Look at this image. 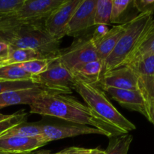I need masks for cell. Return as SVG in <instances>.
<instances>
[{
    "label": "cell",
    "mask_w": 154,
    "mask_h": 154,
    "mask_svg": "<svg viewBox=\"0 0 154 154\" xmlns=\"http://www.w3.org/2000/svg\"><path fill=\"white\" fill-rule=\"evenodd\" d=\"M48 94H60L42 87L12 90L0 94V109L15 105H30L36 99Z\"/></svg>",
    "instance_id": "obj_14"
},
{
    "label": "cell",
    "mask_w": 154,
    "mask_h": 154,
    "mask_svg": "<svg viewBox=\"0 0 154 154\" xmlns=\"http://www.w3.org/2000/svg\"><path fill=\"white\" fill-rule=\"evenodd\" d=\"M24 0H0V17L11 16Z\"/></svg>",
    "instance_id": "obj_29"
},
{
    "label": "cell",
    "mask_w": 154,
    "mask_h": 154,
    "mask_svg": "<svg viewBox=\"0 0 154 154\" xmlns=\"http://www.w3.org/2000/svg\"><path fill=\"white\" fill-rule=\"evenodd\" d=\"M97 0H82L74 12L67 26L66 35L77 37L81 32L95 26Z\"/></svg>",
    "instance_id": "obj_9"
},
{
    "label": "cell",
    "mask_w": 154,
    "mask_h": 154,
    "mask_svg": "<svg viewBox=\"0 0 154 154\" xmlns=\"http://www.w3.org/2000/svg\"><path fill=\"white\" fill-rule=\"evenodd\" d=\"M44 59L47 58L32 50L24 49V48H13L11 47L10 52L7 58L0 63L2 66H6V65L20 64V63L31 61V60H44Z\"/></svg>",
    "instance_id": "obj_18"
},
{
    "label": "cell",
    "mask_w": 154,
    "mask_h": 154,
    "mask_svg": "<svg viewBox=\"0 0 154 154\" xmlns=\"http://www.w3.org/2000/svg\"><path fill=\"white\" fill-rule=\"evenodd\" d=\"M65 0H24L20 7L10 16L22 24L45 22Z\"/></svg>",
    "instance_id": "obj_7"
},
{
    "label": "cell",
    "mask_w": 154,
    "mask_h": 154,
    "mask_svg": "<svg viewBox=\"0 0 154 154\" xmlns=\"http://www.w3.org/2000/svg\"><path fill=\"white\" fill-rule=\"evenodd\" d=\"M73 90L83 98L87 106L101 118L124 134L136 129L135 124L119 112L99 87L75 81Z\"/></svg>",
    "instance_id": "obj_2"
},
{
    "label": "cell",
    "mask_w": 154,
    "mask_h": 154,
    "mask_svg": "<svg viewBox=\"0 0 154 154\" xmlns=\"http://www.w3.org/2000/svg\"><path fill=\"white\" fill-rule=\"evenodd\" d=\"M124 25L114 26L111 29H109L108 32L102 36L100 39L93 42L96 48L99 60L105 63L107 57L114 51L117 45L119 39L124 32Z\"/></svg>",
    "instance_id": "obj_16"
},
{
    "label": "cell",
    "mask_w": 154,
    "mask_h": 154,
    "mask_svg": "<svg viewBox=\"0 0 154 154\" xmlns=\"http://www.w3.org/2000/svg\"><path fill=\"white\" fill-rule=\"evenodd\" d=\"M9 45L13 48L32 50L49 60L58 57L61 50L60 41L56 40L48 33L45 22L20 25L15 31Z\"/></svg>",
    "instance_id": "obj_3"
},
{
    "label": "cell",
    "mask_w": 154,
    "mask_h": 154,
    "mask_svg": "<svg viewBox=\"0 0 154 154\" xmlns=\"http://www.w3.org/2000/svg\"><path fill=\"white\" fill-rule=\"evenodd\" d=\"M54 60V59H52ZM52 60L44 59V60H34L31 61L17 64L23 70L27 73L30 74L32 76L40 75L45 72L49 67V65Z\"/></svg>",
    "instance_id": "obj_26"
},
{
    "label": "cell",
    "mask_w": 154,
    "mask_h": 154,
    "mask_svg": "<svg viewBox=\"0 0 154 154\" xmlns=\"http://www.w3.org/2000/svg\"><path fill=\"white\" fill-rule=\"evenodd\" d=\"M0 154H16V153H5V152L0 151Z\"/></svg>",
    "instance_id": "obj_40"
},
{
    "label": "cell",
    "mask_w": 154,
    "mask_h": 154,
    "mask_svg": "<svg viewBox=\"0 0 154 154\" xmlns=\"http://www.w3.org/2000/svg\"><path fill=\"white\" fill-rule=\"evenodd\" d=\"M19 27V26H18ZM17 29L14 30H1L0 29V42H6L9 44L12 38L14 35L15 31Z\"/></svg>",
    "instance_id": "obj_34"
},
{
    "label": "cell",
    "mask_w": 154,
    "mask_h": 154,
    "mask_svg": "<svg viewBox=\"0 0 154 154\" xmlns=\"http://www.w3.org/2000/svg\"><path fill=\"white\" fill-rule=\"evenodd\" d=\"M28 114H27L26 112H25V111L23 110V111H17L15 114H11L9 118L0 121V136L11 128L26 121Z\"/></svg>",
    "instance_id": "obj_27"
},
{
    "label": "cell",
    "mask_w": 154,
    "mask_h": 154,
    "mask_svg": "<svg viewBox=\"0 0 154 154\" xmlns=\"http://www.w3.org/2000/svg\"><path fill=\"white\" fill-rule=\"evenodd\" d=\"M125 66H129L138 78L154 76V54L141 56Z\"/></svg>",
    "instance_id": "obj_19"
},
{
    "label": "cell",
    "mask_w": 154,
    "mask_h": 154,
    "mask_svg": "<svg viewBox=\"0 0 154 154\" xmlns=\"http://www.w3.org/2000/svg\"><path fill=\"white\" fill-rule=\"evenodd\" d=\"M11 47L6 42H0V63L5 60L10 52Z\"/></svg>",
    "instance_id": "obj_35"
},
{
    "label": "cell",
    "mask_w": 154,
    "mask_h": 154,
    "mask_svg": "<svg viewBox=\"0 0 154 154\" xmlns=\"http://www.w3.org/2000/svg\"><path fill=\"white\" fill-rule=\"evenodd\" d=\"M87 154H106L105 150H100L99 148H95V149H90V151Z\"/></svg>",
    "instance_id": "obj_36"
},
{
    "label": "cell",
    "mask_w": 154,
    "mask_h": 154,
    "mask_svg": "<svg viewBox=\"0 0 154 154\" xmlns=\"http://www.w3.org/2000/svg\"><path fill=\"white\" fill-rule=\"evenodd\" d=\"M98 87L103 90L108 88L120 90H139L138 78L127 66H123L102 74Z\"/></svg>",
    "instance_id": "obj_10"
},
{
    "label": "cell",
    "mask_w": 154,
    "mask_h": 154,
    "mask_svg": "<svg viewBox=\"0 0 154 154\" xmlns=\"http://www.w3.org/2000/svg\"><path fill=\"white\" fill-rule=\"evenodd\" d=\"M57 59L69 71L80 65L99 60L91 36L75 39L70 46L60 50Z\"/></svg>",
    "instance_id": "obj_6"
},
{
    "label": "cell",
    "mask_w": 154,
    "mask_h": 154,
    "mask_svg": "<svg viewBox=\"0 0 154 154\" xmlns=\"http://www.w3.org/2000/svg\"><path fill=\"white\" fill-rule=\"evenodd\" d=\"M32 75L23 70L17 64L0 66V81H32Z\"/></svg>",
    "instance_id": "obj_21"
},
{
    "label": "cell",
    "mask_w": 154,
    "mask_h": 154,
    "mask_svg": "<svg viewBox=\"0 0 154 154\" xmlns=\"http://www.w3.org/2000/svg\"><path fill=\"white\" fill-rule=\"evenodd\" d=\"M95 26H96V29H95L93 35H91V39L93 41V42L100 39L109 30V29H108L107 25H97Z\"/></svg>",
    "instance_id": "obj_32"
},
{
    "label": "cell",
    "mask_w": 154,
    "mask_h": 154,
    "mask_svg": "<svg viewBox=\"0 0 154 154\" xmlns=\"http://www.w3.org/2000/svg\"><path fill=\"white\" fill-rule=\"evenodd\" d=\"M48 144L42 135L37 137H0V151L26 154Z\"/></svg>",
    "instance_id": "obj_13"
},
{
    "label": "cell",
    "mask_w": 154,
    "mask_h": 154,
    "mask_svg": "<svg viewBox=\"0 0 154 154\" xmlns=\"http://www.w3.org/2000/svg\"><path fill=\"white\" fill-rule=\"evenodd\" d=\"M133 137L129 134L109 138L106 154H128Z\"/></svg>",
    "instance_id": "obj_22"
},
{
    "label": "cell",
    "mask_w": 154,
    "mask_h": 154,
    "mask_svg": "<svg viewBox=\"0 0 154 154\" xmlns=\"http://www.w3.org/2000/svg\"><path fill=\"white\" fill-rule=\"evenodd\" d=\"M104 70V62L101 60L80 65L70 72L75 81L99 86Z\"/></svg>",
    "instance_id": "obj_15"
},
{
    "label": "cell",
    "mask_w": 154,
    "mask_h": 154,
    "mask_svg": "<svg viewBox=\"0 0 154 154\" xmlns=\"http://www.w3.org/2000/svg\"><path fill=\"white\" fill-rule=\"evenodd\" d=\"M97 134L104 135V133L96 128L78 124L55 125L43 124L42 136L48 143L63 138H72L83 135Z\"/></svg>",
    "instance_id": "obj_11"
},
{
    "label": "cell",
    "mask_w": 154,
    "mask_h": 154,
    "mask_svg": "<svg viewBox=\"0 0 154 154\" xmlns=\"http://www.w3.org/2000/svg\"><path fill=\"white\" fill-rule=\"evenodd\" d=\"M114 100L129 111L140 113L150 121L147 103L140 90H120L108 88L105 90Z\"/></svg>",
    "instance_id": "obj_12"
},
{
    "label": "cell",
    "mask_w": 154,
    "mask_h": 154,
    "mask_svg": "<svg viewBox=\"0 0 154 154\" xmlns=\"http://www.w3.org/2000/svg\"><path fill=\"white\" fill-rule=\"evenodd\" d=\"M82 0H65L45 20L47 31L56 40L60 41L66 35L67 26L74 12Z\"/></svg>",
    "instance_id": "obj_8"
},
{
    "label": "cell",
    "mask_w": 154,
    "mask_h": 154,
    "mask_svg": "<svg viewBox=\"0 0 154 154\" xmlns=\"http://www.w3.org/2000/svg\"><path fill=\"white\" fill-rule=\"evenodd\" d=\"M147 54H154V20L150 22L144 32L136 48L125 65L138 57Z\"/></svg>",
    "instance_id": "obj_17"
},
{
    "label": "cell",
    "mask_w": 154,
    "mask_h": 154,
    "mask_svg": "<svg viewBox=\"0 0 154 154\" xmlns=\"http://www.w3.org/2000/svg\"><path fill=\"white\" fill-rule=\"evenodd\" d=\"M35 154H52L50 153L49 151H41V152H38V153H36Z\"/></svg>",
    "instance_id": "obj_39"
},
{
    "label": "cell",
    "mask_w": 154,
    "mask_h": 154,
    "mask_svg": "<svg viewBox=\"0 0 154 154\" xmlns=\"http://www.w3.org/2000/svg\"><path fill=\"white\" fill-rule=\"evenodd\" d=\"M133 0H112L111 23H121L123 16L128 9L132 5Z\"/></svg>",
    "instance_id": "obj_25"
},
{
    "label": "cell",
    "mask_w": 154,
    "mask_h": 154,
    "mask_svg": "<svg viewBox=\"0 0 154 154\" xmlns=\"http://www.w3.org/2000/svg\"><path fill=\"white\" fill-rule=\"evenodd\" d=\"M43 124L40 123H21L2 134L0 137H37L42 134Z\"/></svg>",
    "instance_id": "obj_20"
},
{
    "label": "cell",
    "mask_w": 154,
    "mask_h": 154,
    "mask_svg": "<svg viewBox=\"0 0 154 154\" xmlns=\"http://www.w3.org/2000/svg\"><path fill=\"white\" fill-rule=\"evenodd\" d=\"M133 7L139 14H151L154 12V0H133Z\"/></svg>",
    "instance_id": "obj_30"
},
{
    "label": "cell",
    "mask_w": 154,
    "mask_h": 154,
    "mask_svg": "<svg viewBox=\"0 0 154 154\" xmlns=\"http://www.w3.org/2000/svg\"><path fill=\"white\" fill-rule=\"evenodd\" d=\"M29 108L31 114L51 116L73 124L91 126L100 130L108 138L124 135L122 131L101 118L90 107L67 95H46L36 99Z\"/></svg>",
    "instance_id": "obj_1"
},
{
    "label": "cell",
    "mask_w": 154,
    "mask_h": 154,
    "mask_svg": "<svg viewBox=\"0 0 154 154\" xmlns=\"http://www.w3.org/2000/svg\"><path fill=\"white\" fill-rule=\"evenodd\" d=\"M90 151V149L78 147H71L54 154H87Z\"/></svg>",
    "instance_id": "obj_33"
},
{
    "label": "cell",
    "mask_w": 154,
    "mask_h": 154,
    "mask_svg": "<svg viewBox=\"0 0 154 154\" xmlns=\"http://www.w3.org/2000/svg\"><path fill=\"white\" fill-rule=\"evenodd\" d=\"M32 82L41 87L60 94H71L75 84V78L57 58L52 60L43 73L32 77Z\"/></svg>",
    "instance_id": "obj_5"
},
{
    "label": "cell",
    "mask_w": 154,
    "mask_h": 154,
    "mask_svg": "<svg viewBox=\"0 0 154 154\" xmlns=\"http://www.w3.org/2000/svg\"><path fill=\"white\" fill-rule=\"evenodd\" d=\"M35 87H41L40 86L34 84L31 81H0V94L12 90H24L31 89Z\"/></svg>",
    "instance_id": "obj_28"
},
{
    "label": "cell",
    "mask_w": 154,
    "mask_h": 154,
    "mask_svg": "<svg viewBox=\"0 0 154 154\" xmlns=\"http://www.w3.org/2000/svg\"><path fill=\"white\" fill-rule=\"evenodd\" d=\"M20 25H23V24L15 20L10 16L0 17V29L1 30H14Z\"/></svg>",
    "instance_id": "obj_31"
},
{
    "label": "cell",
    "mask_w": 154,
    "mask_h": 154,
    "mask_svg": "<svg viewBox=\"0 0 154 154\" xmlns=\"http://www.w3.org/2000/svg\"><path fill=\"white\" fill-rule=\"evenodd\" d=\"M11 116V114H4L0 113V121H2V120H6V119L9 118V117Z\"/></svg>",
    "instance_id": "obj_38"
},
{
    "label": "cell",
    "mask_w": 154,
    "mask_h": 154,
    "mask_svg": "<svg viewBox=\"0 0 154 154\" xmlns=\"http://www.w3.org/2000/svg\"><path fill=\"white\" fill-rule=\"evenodd\" d=\"M138 78V89L145 99L149 113L150 108L154 107V76L141 77Z\"/></svg>",
    "instance_id": "obj_24"
},
{
    "label": "cell",
    "mask_w": 154,
    "mask_h": 154,
    "mask_svg": "<svg viewBox=\"0 0 154 154\" xmlns=\"http://www.w3.org/2000/svg\"><path fill=\"white\" fill-rule=\"evenodd\" d=\"M112 0H97L95 14V25L111 23Z\"/></svg>",
    "instance_id": "obj_23"
},
{
    "label": "cell",
    "mask_w": 154,
    "mask_h": 154,
    "mask_svg": "<svg viewBox=\"0 0 154 154\" xmlns=\"http://www.w3.org/2000/svg\"><path fill=\"white\" fill-rule=\"evenodd\" d=\"M153 20L151 14H139L124 23V32L104 63L103 73L123 66L136 48L147 27Z\"/></svg>",
    "instance_id": "obj_4"
},
{
    "label": "cell",
    "mask_w": 154,
    "mask_h": 154,
    "mask_svg": "<svg viewBox=\"0 0 154 154\" xmlns=\"http://www.w3.org/2000/svg\"><path fill=\"white\" fill-rule=\"evenodd\" d=\"M149 115H150V122L154 125V107L150 108L149 111Z\"/></svg>",
    "instance_id": "obj_37"
}]
</instances>
